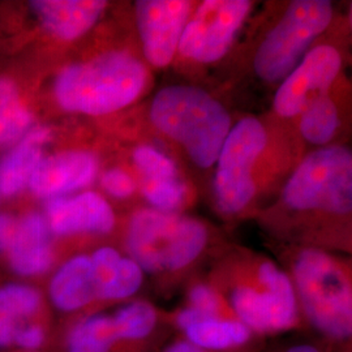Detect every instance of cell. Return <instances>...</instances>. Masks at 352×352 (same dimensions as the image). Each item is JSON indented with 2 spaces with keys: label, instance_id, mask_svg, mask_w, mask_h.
<instances>
[{
  "label": "cell",
  "instance_id": "cell-17",
  "mask_svg": "<svg viewBox=\"0 0 352 352\" xmlns=\"http://www.w3.org/2000/svg\"><path fill=\"white\" fill-rule=\"evenodd\" d=\"M49 296L54 307L63 312H75L98 300L90 256L78 254L67 260L51 278Z\"/></svg>",
  "mask_w": 352,
  "mask_h": 352
},
{
  "label": "cell",
  "instance_id": "cell-1",
  "mask_svg": "<svg viewBox=\"0 0 352 352\" xmlns=\"http://www.w3.org/2000/svg\"><path fill=\"white\" fill-rule=\"evenodd\" d=\"M148 71L126 51H107L63 68L54 81V98L67 113L102 116L136 101L148 84Z\"/></svg>",
  "mask_w": 352,
  "mask_h": 352
},
{
  "label": "cell",
  "instance_id": "cell-5",
  "mask_svg": "<svg viewBox=\"0 0 352 352\" xmlns=\"http://www.w3.org/2000/svg\"><path fill=\"white\" fill-rule=\"evenodd\" d=\"M333 19V6L325 0L292 1L282 19L256 51L253 68L266 82H279L299 64Z\"/></svg>",
  "mask_w": 352,
  "mask_h": 352
},
{
  "label": "cell",
  "instance_id": "cell-34",
  "mask_svg": "<svg viewBox=\"0 0 352 352\" xmlns=\"http://www.w3.org/2000/svg\"><path fill=\"white\" fill-rule=\"evenodd\" d=\"M287 352H318L315 347L309 346V344H299V346H294L291 347Z\"/></svg>",
  "mask_w": 352,
  "mask_h": 352
},
{
  "label": "cell",
  "instance_id": "cell-6",
  "mask_svg": "<svg viewBox=\"0 0 352 352\" xmlns=\"http://www.w3.org/2000/svg\"><path fill=\"white\" fill-rule=\"evenodd\" d=\"M282 199L294 210L351 213V151L324 146L311 153L289 177Z\"/></svg>",
  "mask_w": 352,
  "mask_h": 352
},
{
  "label": "cell",
  "instance_id": "cell-31",
  "mask_svg": "<svg viewBox=\"0 0 352 352\" xmlns=\"http://www.w3.org/2000/svg\"><path fill=\"white\" fill-rule=\"evenodd\" d=\"M17 218L12 214L0 213V253H7L16 231Z\"/></svg>",
  "mask_w": 352,
  "mask_h": 352
},
{
  "label": "cell",
  "instance_id": "cell-10",
  "mask_svg": "<svg viewBox=\"0 0 352 352\" xmlns=\"http://www.w3.org/2000/svg\"><path fill=\"white\" fill-rule=\"evenodd\" d=\"M342 67L340 51L321 45L308 51L286 76L276 93L273 107L282 118H294L327 96Z\"/></svg>",
  "mask_w": 352,
  "mask_h": 352
},
{
  "label": "cell",
  "instance_id": "cell-23",
  "mask_svg": "<svg viewBox=\"0 0 352 352\" xmlns=\"http://www.w3.org/2000/svg\"><path fill=\"white\" fill-rule=\"evenodd\" d=\"M113 317L118 340H139L146 338L157 325V311L148 302H129L116 311Z\"/></svg>",
  "mask_w": 352,
  "mask_h": 352
},
{
  "label": "cell",
  "instance_id": "cell-27",
  "mask_svg": "<svg viewBox=\"0 0 352 352\" xmlns=\"http://www.w3.org/2000/svg\"><path fill=\"white\" fill-rule=\"evenodd\" d=\"M101 187L115 199H126L135 193L136 183L124 170L110 168L102 174Z\"/></svg>",
  "mask_w": 352,
  "mask_h": 352
},
{
  "label": "cell",
  "instance_id": "cell-20",
  "mask_svg": "<svg viewBox=\"0 0 352 352\" xmlns=\"http://www.w3.org/2000/svg\"><path fill=\"white\" fill-rule=\"evenodd\" d=\"M34 126V116L11 78H0V146L16 144Z\"/></svg>",
  "mask_w": 352,
  "mask_h": 352
},
{
  "label": "cell",
  "instance_id": "cell-2",
  "mask_svg": "<svg viewBox=\"0 0 352 352\" xmlns=\"http://www.w3.org/2000/svg\"><path fill=\"white\" fill-rule=\"evenodd\" d=\"M151 120L202 168L217 162L231 129V116L222 103L204 89L190 85L160 90L151 102Z\"/></svg>",
  "mask_w": 352,
  "mask_h": 352
},
{
  "label": "cell",
  "instance_id": "cell-12",
  "mask_svg": "<svg viewBox=\"0 0 352 352\" xmlns=\"http://www.w3.org/2000/svg\"><path fill=\"white\" fill-rule=\"evenodd\" d=\"M98 168V158L91 151H59L43 157L28 188L38 199L50 201L89 187Z\"/></svg>",
  "mask_w": 352,
  "mask_h": 352
},
{
  "label": "cell",
  "instance_id": "cell-8",
  "mask_svg": "<svg viewBox=\"0 0 352 352\" xmlns=\"http://www.w3.org/2000/svg\"><path fill=\"white\" fill-rule=\"evenodd\" d=\"M257 278L263 289L243 285L231 292L230 302L236 320L256 331H282L294 327L298 302L291 279L269 261L260 265Z\"/></svg>",
  "mask_w": 352,
  "mask_h": 352
},
{
  "label": "cell",
  "instance_id": "cell-30",
  "mask_svg": "<svg viewBox=\"0 0 352 352\" xmlns=\"http://www.w3.org/2000/svg\"><path fill=\"white\" fill-rule=\"evenodd\" d=\"M25 322L0 316V349L16 346L17 336Z\"/></svg>",
  "mask_w": 352,
  "mask_h": 352
},
{
  "label": "cell",
  "instance_id": "cell-28",
  "mask_svg": "<svg viewBox=\"0 0 352 352\" xmlns=\"http://www.w3.org/2000/svg\"><path fill=\"white\" fill-rule=\"evenodd\" d=\"M189 307L205 315L221 317V300L217 292L206 285H197L189 292Z\"/></svg>",
  "mask_w": 352,
  "mask_h": 352
},
{
  "label": "cell",
  "instance_id": "cell-4",
  "mask_svg": "<svg viewBox=\"0 0 352 352\" xmlns=\"http://www.w3.org/2000/svg\"><path fill=\"white\" fill-rule=\"evenodd\" d=\"M295 286L308 318L336 340L352 333L350 282L340 265L325 252L304 250L294 263Z\"/></svg>",
  "mask_w": 352,
  "mask_h": 352
},
{
  "label": "cell",
  "instance_id": "cell-3",
  "mask_svg": "<svg viewBox=\"0 0 352 352\" xmlns=\"http://www.w3.org/2000/svg\"><path fill=\"white\" fill-rule=\"evenodd\" d=\"M208 231L200 221L175 213L141 209L126 230V251L142 272H175L204 251Z\"/></svg>",
  "mask_w": 352,
  "mask_h": 352
},
{
  "label": "cell",
  "instance_id": "cell-7",
  "mask_svg": "<svg viewBox=\"0 0 352 352\" xmlns=\"http://www.w3.org/2000/svg\"><path fill=\"white\" fill-rule=\"evenodd\" d=\"M267 141L266 129L256 118H243L231 126L217 158L214 193L219 210L241 212L256 193L253 167Z\"/></svg>",
  "mask_w": 352,
  "mask_h": 352
},
{
  "label": "cell",
  "instance_id": "cell-33",
  "mask_svg": "<svg viewBox=\"0 0 352 352\" xmlns=\"http://www.w3.org/2000/svg\"><path fill=\"white\" fill-rule=\"evenodd\" d=\"M166 352H204V350L195 346L189 340H180V342H176L174 344H171L166 350Z\"/></svg>",
  "mask_w": 352,
  "mask_h": 352
},
{
  "label": "cell",
  "instance_id": "cell-32",
  "mask_svg": "<svg viewBox=\"0 0 352 352\" xmlns=\"http://www.w3.org/2000/svg\"><path fill=\"white\" fill-rule=\"evenodd\" d=\"M209 317H212V316L205 315V314L200 312L199 309L188 307V308L183 309V311L177 315L176 322H177V327H182L183 330H187L189 327H192V325L200 322V321L205 320V318H209Z\"/></svg>",
  "mask_w": 352,
  "mask_h": 352
},
{
  "label": "cell",
  "instance_id": "cell-25",
  "mask_svg": "<svg viewBox=\"0 0 352 352\" xmlns=\"http://www.w3.org/2000/svg\"><path fill=\"white\" fill-rule=\"evenodd\" d=\"M141 192L154 210L175 213L187 197V187L180 177H142Z\"/></svg>",
  "mask_w": 352,
  "mask_h": 352
},
{
  "label": "cell",
  "instance_id": "cell-29",
  "mask_svg": "<svg viewBox=\"0 0 352 352\" xmlns=\"http://www.w3.org/2000/svg\"><path fill=\"white\" fill-rule=\"evenodd\" d=\"M46 340V331L39 324H28L25 322L17 336L16 347L28 352L37 351Z\"/></svg>",
  "mask_w": 352,
  "mask_h": 352
},
{
  "label": "cell",
  "instance_id": "cell-16",
  "mask_svg": "<svg viewBox=\"0 0 352 352\" xmlns=\"http://www.w3.org/2000/svg\"><path fill=\"white\" fill-rule=\"evenodd\" d=\"M51 129L32 126L0 157V197H13L28 188L32 175L43 160V148L51 140Z\"/></svg>",
  "mask_w": 352,
  "mask_h": 352
},
{
  "label": "cell",
  "instance_id": "cell-9",
  "mask_svg": "<svg viewBox=\"0 0 352 352\" xmlns=\"http://www.w3.org/2000/svg\"><path fill=\"white\" fill-rule=\"evenodd\" d=\"M248 0H208L188 19L177 50L197 63H214L232 46L251 12Z\"/></svg>",
  "mask_w": 352,
  "mask_h": 352
},
{
  "label": "cell",
  "instance_id": "cell-14",
  "mask_svg": "<svg viewBox=\"0 0 352 352\" xmlns=\"http://www.w3.org/2000/svg\"><path fill=\"white\" fill-rule=\"evenodd\" d=\"M52 234L43 213L29 212L17 219L7 260L13 273L38 277L47 273L55 260Z\"/></svg>",
  "mask_w": 352,
  "mask_h": 352
},
{
  "label": "cell",
  "instance_id": "cell-24",
  "mask_svg": "<svg viewBox=\"0 0 352 352\" xmlns=\"http://www.w3.org/2000/svg\"><path fill=\"white\" fill-rule=\"evenodd\" d=\"M42 295L36 287L11 282L0 286V316L26 322L41 311Z\"/></svg>",
  "mask_w": 352,
  "mask_h": 352
},
{
  "label": "cell",
  "instance_id": "cell-18",
  "mask_svg": "<svg viewBox=\"0 0 352 352\" xmlns=\"http://www.w3.org/2000/svg\"><path fill=\"white\" fill-rule=\"evenodd\" d=\"M98 300H120L139 291L144 272L131 257L113 247H102L90 254Z\"/></svg>",
  "mask_w": 352,
  "mask_h": 352
},
{
  "label": "cell",
  "instance_id": "cell-19",
  "mask_svg": "<svg viewBox=\"0 0 352 352\" xmlns=\"http://www.w3.org/2000/svg\"><path fill=\"white\" fill-rule=\"evenodd\" d=\"M190 343L201 350L222 351L238 347L251 338L252 330L239 320L209 317L184 330Z\"/></svg>",
  "mask_w": 352,
  "mask_h": 352
},
{
  "label": "cell",
  "instance_id": "cell-13",
  "mask_svg": "<svg viewBox=\"0 0 352 352\" xmlns=\"http://www.w3.org/2000/svg\"><path fill=\"white\" fill-rule=\"evenodd\" d=\"M43 215L54 236L103 235L115 226L111 205L91 190L46 201Z\"/></svg>",
  "mask_w": 352,
  "mask_h": 352
},
{
  "label": "cell",
  "instance_id": "cell-11",
  "mask_svg": "<svg viewBox=\"0 0 352 352\" xmlns=\"http://www.w3.org/2000/svg\"><path fill=\"white\" fill-rule=\"evenodd\" d=\"M192 3L184 0H140L136 23L146 60L155 68L173 62Z\"/></svg>",
  "mask_w": 352,
  "mask_h": 352
},
{
  "label": "cell",
  "instance_id": "cell-21",
  "mask_svg": "<svg viewBox=\"0 0 352 352\" xmlns=\"http://www.w3.org/2000/svg\"><path fill=\"white\" fill-rule=\"evenodd\" d=\"M118 340L113 317L106 314L88 316L69 331L67 352H110Z\"/></svg>",
  "mask_w": 352,
  "mask_h": 352
},
{
  "label": "cell",
  "instance_id": "cell-26",
  "mask_svg": "<svg viewBox=\"0 0 352 352\" xmlns=\"http://www.w3.org/2000/svg\"><path fill=\"white\" fill-rule=\"evenodd\" d=\"M133 162L142 177H179L175 162L151 146H139L133 151Z\"/></svg>",
  "mask_w": 352,
  "mask_h": 352
},
{
  "label": "cell",
  "instance_id": "cell-22",
  "mask_svg": "<svg viewBox=\"0 0 352 352\" xmlns=\"http://www.w3.org/2000/svg\"><path fill=\"white\" fill-rule=\"evenodd\" d=\"M300 115V133L308 142L324 146L336 136L340 116L337 106L327 96L309 104Z\"/></svg>",
  "mask_w": 352,
  "mask_h": 352
},
{
  "label": "cell",
  "instance_id": "cell-15",
  "mask_svg": "<svg viewBox=\"0 0 352 352\" xmlns=\"http://www.w3.org/2000/svg\"><path fill=\"white\" fill-rule=\"evenodd\" d=\"M30 8L52 37L75 41L97 24L107 3L102 0H34Z\"/></svg>",
  "mask_w": 352,
  "mask_h": 352
}]
</instances>
